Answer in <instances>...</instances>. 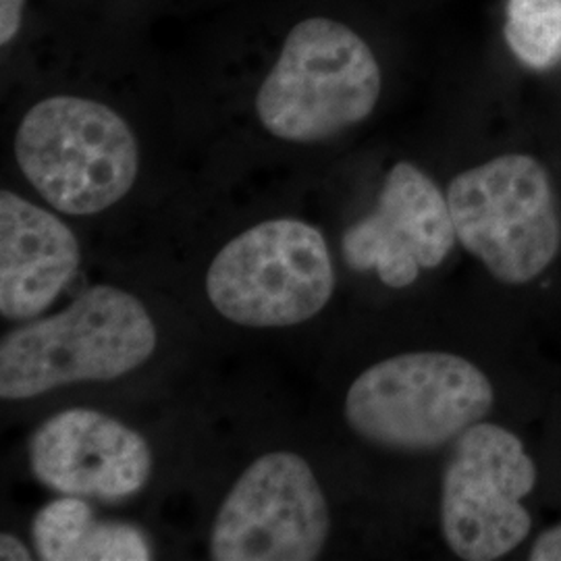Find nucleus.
Returning a JSON list of instances; mask_svg holds the SVG:
<instances>
[{
	"label": "nucleus",
	"instance_id": "nucleus-7",
	"mask_svg": "<svg viewBox=\"0 0 561 561\" xmlns=\"http://www.w3.org/2000/svg\"><path fill=\"white\" fill-rule=\"evenodd\" d=\"M454 443L443 472V539L460 560H502L530 535L522 500L537 486V466L520 437L493 422H477Z\"/></svg>",
	"mask_w": 561,
	"mask_h": 561
},
{
	"label": "nucleus",
	"instance_id": "nucleus-12",
	"mask_svg": "<svg viewBox=\"0 0 561 561\" xmlns=\"http://www.w3.org/2000/svg\"><path fill=\"white\" fill-rule=\"evenodd\" d=\"M505 41L535 69L561 60V0H510Z\"/></svg>",
	"mask_w": 561,
	"mask_h": 561
},
{
	"label": "nucleus",
	"instance_id": "nucleus-8",
	"mask_svg": "<svg viewBox=\"0 0 561 561\" xmlns=\"http://www.w3.org/2000/svg\"><path fill=\"white\" fill-rule=\"evenodd\" d=\"M329 530V505L310 463L291 451H271L231 486L208 547L215 561H312Z\"/></svg>",
	"mask_w": 561,
	"mask_h": 561
},
{
	"label": "nucleus",
	"instance_id": "nucleus-3",
	"mask_svg": "<svg viewBox=\"0 0 561 561\" xmlns=\"http://www.w3.org/2000/svg\"><path fill=\"white\" fill-rule=\"evenodd\" d=\"M15 159L42 198L71 217L117 204L140 171L131 127L106 104L80 96L34 104L21 119Z\"/></svg>",
	"mask_w": 561,
	"mask_h": 561
},
{
	"label": "nucleus",
	"instance_id": "nucleus-16",
	"mask_svg": "<svg viewBox=\"0 0 561 561\" xmlns=\"http://www.w3.org/2000/svg\"><path fill=\"white\" fill-rule=\"evenodd\" d=\"M0 560L30 561L32 560V553L15 535H2L0 537Z\"/></svg>",
	"mask_w": 561,
	"mask_h": 561
},
{
	"label": "nucleus",
	"instance_id": "nucleus-14",
	"mask_svg": "<svg viewBox=\"0 0 561 561\" xmlns=\"http://www.w3.org/2000/svg\"><path fill=\"white\" fill-rule=\"evenodd\" d=\"M25 0H0V44H9L18 36L23 21Z\"/></svg>",
	"mask_w": 561,
	"mask_h": 561
},
{
	"label": "nucleus",
	"instance_id": "nucleus-10",
	"mask_svg": "<svg viewBox=\"0 0 561 561\" xmlns=\"http://www.w3.org/2000/svg\"><path fill=\"white\" fill-rule=\"evenodd\" d=\"M30 466L44 486L60 495L119 503L146 486L152 451L140 433L117 419L71 408L32 435Z\"/></svg>",
	"mask_w": 561,
	"mask_h": 561
},
{
	"label": "nucleus",
	"instance_id": "nucleus-5",
	"mask_svg": "<svg viewBox=\"0 0 561 561\" xmlns=\"http://www.w3.org/2000/svg\"><path fill=\"white\" fill-rule=\"evenodd\" d=\"M447 204L461 245L505 285H526L558 259L561 219L541 162L503 154L460 173Z\"/></svg>",
	"mask_w": 561,
	"mask_h": 561
},
{
	"label": "nucleus",
	"instance_id": "nucleus-11",
	"mask_svg": "<svg viewBox=\"0 0 561 561\" xmlns=\"http://www.w3.org/2000/svg\"><path fill=\"white\" fill-rule=\"evenodd\" d=\"M80 268L69 225L18 194L0 192V314L30 321L59 298Z\"/></svg>",
	"mask_w": 561,
	"mask_h": 561
},
{
	"label": "nucleus",
	"instance_id": "nucleus-1",
	"mask_svg": "<svg viewBox=\"0 0 561 561\" xmlns=\"http://www.w3.org/2000/svg\"><path fill=\"white\" fill-rule=\"evenodd\" d=\"M159 343L136 296L96 285L55 317L30 322L0 343V398L32 400L71 382L115 381L140 368Z\"/></svg>",
	"mask_w": 561,
	"mask_h": 561
},
{
	"label": "nucleus",
	"instance_id": "nucleus-6",
	"mask_svg": "<svg viewBox=\"0 0 561 561\" xmlns=\"http://www.w3.org/2000/svg\"><path fill=\"white\" fill-rule=\"evenodd\" d=\"M335 268L317 227L300 219L259 222L229 241L206 273V294L227 321L291 327L329 304Z\"/></svg>",
	"mask_w": 561,
	"mask_h": 561
},
{
	"label": "nucleus",
	"instance_id": "nucleus-4",
	"mask_svg": "<svg viewBox=\"0 0 561 561\" xmlns=\"http://www.w3.org/2000/svg\"><path fill=\"white\" fill-rule=\"evenodd\" d=\"M495 403L489 377L447 352H412L366 368L343 414L352 431L385 449L431 451L456 442Z\"/></svg>",
	"mask_w": 561,
	"mask_h": 561
},
{
	"label": "nucleus",
	"instance_id": "nucleus-15",
	"mask_svg": "<svg viewBox=\"0 0 561 561\" xmlns=\"http://www.w3.org/2000/svg\"><path fill=\"white\" fill-rule=\"evenodd\" d=\"M530 561H561V524L545 530L530 547Z\"/></svg>",
	"mask_w": 561,
	"mask_h": 561
},
{
	"label": "nucleus",
	"instance_id": "nucleus-2",
	"mask_svg": "<svg viewBox=\"0 0 561 561\" xmlns=\"http://www.w3.org/2000/svg\"><path fill=\"white\" fill-rule=\"evenodd\" d=\"M379 96L381 69L370 46L340 21L310 18L283 42L256 113L275 138L312 144L362 123Z\"/></svg>",
	"mask_w": 561,
	"mask_h": 561
},
{
	"label": "nucleus",
	"instance_id": "nucleus-13",
	"mask_svg": "<svg viewBox=\"0 0 561 561\" xmlns=\"http://www.w3.org/2000/svg\"><path fill=\"white\" fill-rule=\"evenodd\" d=\"M99 522L81 497L62 495L42 507L34 520V542L44 561H88Z\"/></svg>",
	"mask_w": 561,
	"mask_h": 561
},
{
	"label": "nucleus",
	"instance_id": "nucleus-9",
	"mask_svg": "<svg viewBox=\"0 0 561 561\" xmlns=\"http://www.w3.org/2000/svg\"><path fill=\"white\" fill-rule=\"evenodd\" d=\"M458 240L447 196L412 162L385 178L377 208L343 233V259L354 271H375L393 287H410L422 268H437Z\"/></svg>",
	"mask_w": 561,
	"mask_h": 561
}]
</instances>
